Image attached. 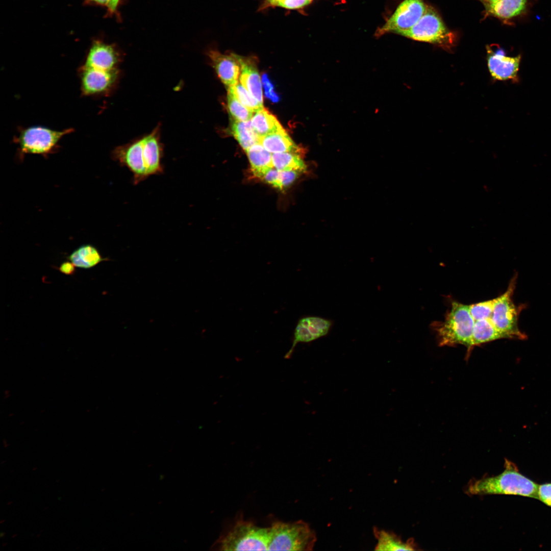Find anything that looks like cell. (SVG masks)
<instances>
[{
	"label": "cell",
	"instance_id": "cell-1",
	"mask_svg": "<svg viewBox=\"0 0 551 551\" xmlns=\"http://www.w3.org/2000/svg\"><path fill=\"white\" fill-rule=\"evenodd\" d=\"M163 148L158 128L146 136L116 147L111 153L113 160L132 172L134 185L151 176L163 174Z\"/></svg>",
	"mask_w": 551,
	"mask_h": 551
},
{
	"label": "cell",
	"instance_id": "cell-2",
	"mask_svg": "<svg viewBox=\"0 0 551 551\" xmlns=\"http://www.w3.org/2000/svg\"><path fill=\"white\" fill-rule=\"evenodd\" d=\"M539 485L522 474L517 467L506 460L500 474L470 482L466 488L470 495L506 494L538 499Z\"/></svg>",
	"mask_w": 551,
	"mask_h": 551
},
{
	"label": "cell",
	"instance_id": "cell-3",
	"mask_svg": "<svg viewBox=\"0 0 551 551\" xmlns=\"http://www.w3.org/2000/svg\"><path fill=\"white\" fill-rule=\"evenodd\" d=\"M269 527L261 528L240 515L233 525L212 545L219 550H268Z\"/></svg>",
	"mask_w": 551,
	"mask_h": 551
},
{
	"label": "cell",
	"instance_id": "cell-4",
	"mask_svg": "<svg viewBox=\"0 0 551 551\" xmlns=\"http://www.w3.org/2000/svg\"><path fill=\"white\" fill-rule=\"evenodd\" d=\"M474 320L471 316L469 305L454 302L444 320L436 327L437 338L440 346L461 344L471 350L472 334Z\"/></svg>",
	"mask_w": 551,
	"mask_h": 551
},
{
	"label": "cell",
	"instance_id": "cell-5",
	"mask_svg": "<svg viewBox=\"0 0 551 551\" xmlns=\"http://www.w3.org/2000/svg\"><path fill=\"white\" fill-rule=\"evenodd\" d=\"M269 534L268 550H311L316 541L314 531L303 520L273 521Z\"/></svg>",
	"mask_w": 551,
	"mask_h": 551
},
{
	"label": "cell",
	"instance_id": "cell-6",
	"mask_svg": "<svg viewBox=\"0 0 551 551\" xmlns=\"http://www.w3.org/2000/svg\"><path fill=\"white\" fill-rule=\"evenodd\" d=\"M73 131L72 128L56 130L42 126L20 127L13 141L18 145L20 157L26 154L45 156L57 151L61 139Z\"/></svg>",
	"mask_w": 551,
	"mask_h": 551
},
{
	"label": "cell",
	"instance_id": "cell-7",
	"mask_svg": "<svg viewBox=\"0 0 551 551\" xmlns=\"http://www.w3.org/2000/svg\"><path fill=\"white\" fill-rule=\"evenodd\" d=\"M516 279L517 274L511 279L506 291L495 298L491 320L506 338L523 339L527 336L518 327V318L522 306H516L512 298Z\"/></svg>",
	"mask_w": 551,
	"mask_h": 551
},
{
	"label": "cell",
	"instance_id": "cell-8",
	"mask_svg": "<svg viewBox=\"0 0 551 551\" xmlns=\"http://www.w3.org/2000/svg\"><path fill=\"white\" fill-rule=\"evenodd\" d=\"M398 34L446 48L453 46L455 41L454 33L446 27L436 11L428 6L423 16L412 28Z\"/></svg>",
	"mask_w": 551,
	"mask_h": 551
},
{
	"label": "cell",
	"instance_id": "cell-9",
	"mask_svg": "<svg viewBox=\"0 0 551 551\" xmlns=\"http://www.w3.org/2000/svg\"><path fill=\"white\" fill-rule=\"evenodd\" d=\"M427 7L423 0H404L385 24L378 30L377 35L389 32L398 34L410 29L423 16Z\"/></svg>",
	"mask_w": 551,
	"mask_h": 551
},
{
	"label": "cell",
	"instance_id": "cell-10",
	"mask_svg": "<svg viewBox=\"0 0 551 551\" xmlns=\"http://www.w3.org/2000/svg\"><path fill=\"white\" fill-rule=\"evenodd\" d=\"M81 91L85 96L104 95L114 87L118 75V70H104L81 65L78 70Z\"/></svg>",
	"mask_w": 551,
	"mask_h": 551
},
{
	"label": "cell",
	"instance_id": "cell-11",
	"mask_svg": "<svg viewBox=\"0 0 551 551\" xmlns=\"http://www.w3.org/2000/svg\"><path fill=\"white\" fill-rule=\"evenodd\" d=\"M334 325L332 319L318 316H306L298 319L293 333L292 346L285 358L291 356L298 343H308L327 336Z\"/></svg>",
	"mask_w": 551,
	"mask_h": 551
},
{
	"label": "cell",
	"instance_id": "cell-12",
	"mask_svg": "<svg viewBox=\"0 0 551 551\" xmlns=\"http://www.w3.org/2000/svg\"><path fill=\"white\" fill-rule=\"evenodd\" d=\"M487 67L491 77L494 80L513 82L518 81V73L521 61V56H507L505 52L498 48L493 51L487 47Z\"/></svg>",
	"mask_w": 551,
	"mask_h": 551
},
{
	"label": "cell",
	"instance_id": "cell-13",
	"mask_svg": "<svg viewBox=\"0 0 551 551\" xmlns=\"http://www.w3.org/2000/svg\"><path fill=\"white\" fill-rule=\"evenodd\" d=\"M120 57L114 44L107 43L98 38L94 39L82 65L104 70H114L117 69Z\"/></svg>",
	"mask_w": 551,
	"mask_h": 551
},
{
	"label": "cell",
	"instance_id": "cell-14",
	"mask_svg": "<svg viewBox=\"0 0 551 551\" xmlns=\"http://www.w3.org/2000/svg\"><path fill=\"white\" fill-rule=\"evenodd\" d=\"M208 55L218 77L229 87L237 84L241 70L239 56L234 53L223 54L210 50Z\"/></svg>",
	"mask_w": 551,
	"mask_h": 551
},
{
	"label": "cell",
	"instance_id": "cell-15",
	"mask_svg": "<svg viewBox=\"0 0 551 551\" xmlns=\"http://www.w3.org/2000/svg\"><path fill=\"white\" fill-rule=\"evenodd\" d=\"M241 66L240 81L241 84L261 105H263V94L261 81L257 66L253 60L239 56Z\"/></svg>",
	"mask_w": 551,
	"mask_h": 551
},
{
	"label": "cell",
	"instance_id": "cell-16",
	"mask_svg": "<svg viewBox=\"0 0 551 551\" xmlns=\"http://www.w3.org/2000/svg\"><path fill=\"white\" fill-rule=\"evenodd\" d=\"M259 142L271 154L300 152L283 128L260 138Z\"/></svg>",
	"mask_w": 551,
	"mask_h": 551
},
{
	"label": "cell",
	"instance_id": "cell-17",
	"mask_svg": "<svg viewBox=\"0 0 551 551\" xmlns=\"http://www.w3.org/2000/svg\"><path fill=\"white\" fill-rule=\"evenodd\" d=\"M528 0H497L484 5L488 15L502 19H509L521 14L526 9Z\"/></svg>",
	"mask_w": 551,
	"mask_h": 551
},
{
	"label": "cell",
	"instance_id": "cell-18",
	"mask_svg": "<svg viewBox=\"0 0 551 551\" xmlns=\"http://www.w3.org/2000/svg\"><path fill=\"white\" fill-rule=\"evenodd\" d=\"M245 151L252 172L257 178H260L266 171L273 167L271 153L267 151L259 142L254 144Z\"/></svg>",
	"mask_w": 551,
	"mask_h": 551
},
{
	"label": "cell",
	"instance_id": "cell-19",
	"mask_svg": "<svg viewBox=\"0 0 551 551\" xmlns=\"http://www.w3.org/2000/svg\"><path fill=\"white\" fill-rule=\"evenodd\" d=\"M67 259L76 267L88 269L107 260L102 257L97 249L91 244H84L74 251Z\"/></svg>",
	"mask_w": 551,
	"mask_h": 551
},
{
	"label": "cell",
	"instance_id": "cell-20",
	"mask_svg": "<svg viewBox=\"0 0 551 551\" xmlns=\"http://www.w3.org/2000/svg\"><path fill=\"white\" fill-rule=\"evenodd\" d=\"M506 338L492 322L491 318L474 321L472 334V347L499 339Z\"/></svg>",
	"mask_w": 551,
	"mask_h": 551
},
{
	"label": "cell",
	"instance_id": "cell-21",
	"mask_svg": "<svg viewBox=\"0 0 551 551\" xmlns=\"http://www.w3.org/2000/svg\"><path fill=\"white\" fill-rule=\"evenodd\" d=\"M231 132L244 151L259 141L251 120L242 121L232 119Z\"/></svg>",
	"mask_w": 551,
	"mask_h": 551
},
{
	"label": "cell",
	"instance_id": "cell-22",
	"mask_svg": "<svg viewBox=\"0 0 551 551\" xmlns=\"http://www.w3.org/2000/svg\"><path fill=\"white\" fill-rule=\"evenodd\" d=\"M251 121L259 139L283 128L277 118L264 108L256 112Z\"/></svg>",
	"mask_w": 551,
	"mask_h": 551
},
{
	"label": "cell",
	"instance_id": "cell-23",
	"mask_svg": "<svg viewBox=\"0 0 551 551\" xmlns=\"http://www.w3.org/2000/svg\"><path fill=\"white\" fill-rule=\"evenodd\" d=\"M272 162L273 167L279 171L295 170L302 173L306 169V166L298 153L272 154Z\"/></svg>",
	"mask_w": 551,
	"mask_h": 551
},
{
	"label": "cell",
	"instance_id": "cell-24",
	"mask_svg": "<svg viewBox=\"0 0 551 551\" xmlns=\"http://www.w3.org/2000/svg\"><path fill=\"white\" fill-rule=\"evenodd\" d=\"M377 550H415L412 543L405 542L395 535L385 531H375Z\"/></svg>",
	"mask_w": 551,
	"mask_h": 551
},
{
	"label": "cell",
	"instance_id": "cell-25",
	"mask_svg": "<svg viewBox=\"0 0 551 551\" xmlns=\"http://www.w3.org/2000/svg\"><path fill=\"white\" fill-rule=\"evenodd\" d=\"M227 100L229 111L232 119L242 121L251 120L253 112L240 102L231 87L228 88Z\"/></svg>",
	"mask_w": 551,
	"mask_h": 551
},
{
	"label": "cell",
	"instance_id": "cell-26",
	"mask_svg": "<svg viewBox=\"0 0 551 551\" xmlns=\"http://www.w3.org/2000/svg\"><path fill=\"white\" fill-rule=\"evenodd\" d=\"M230 87L240 102L253 112L256 113L264 108L263 105L259 103L241 83Z\"/></svg>",
	"mask_w": 551,
	"mask_h": 551
},
{
	"label": "cell",
	"instance_id": "cell-27",
	"mask_svg": "<svg viewBox=\"0 0 551 551\" xmlns=\"http://www.w3.org/2000/svg\"><path fill=\"white\" fill-rule=\"evenodd\" d=\"M495 298L469 305L470 313L474 321L491 318Z\"/></svg>",
	"mask_w": 551,
	"mask_h": 551
},
{
	"label": "cell",
	"instance_id": "cell-28",
	"mask_svg": "<svg viewBox=\"0 0 551 551\" xmlns=\"http://www.w3.org/2000/svg\"><path fill=\"white\" fill-rule=\"evenodd\" d=\"M279 174V170L272 167L266 171L260 179L273 187L281 189Z\"/></svg>",
	"mask_w": 551,
	"mask_h": 551
},
{
	"label": "cell",
	"instance_id": "cell-29",
	"mask_svg": "<svg viewBox=\"0 0 551 551\" xmlns=\"http://www.w3.org/2000/svg\"><path fill=\"white\" fill-rule=\"evenodd\" d=\"M279 179L281 189L291 185L298 178L300 172L295 170L279 171Z\"/></svg>",
	"mask_w": 551,
	"mask_h": 551
},
{
	"label": "cell",
	"instance_id": "cell-30",
	"mask_svg": "<svg viewBox=\"0 0 551 551\" xmlns=\"http://www.w3.org/2000/svg\"><path fill=\"white\" fill-rule=\"evenodd\" d=\"M262 83L266 97L272 102H278L280 97L274 91V86L266 74H264L262 76Z\"/></svg>",
	"mask_w": 551,
	"mask_h": 551
},
{
	"label": "cell",
	"instance_id": "cell-31",
	"mask_svg": "<svg viewBox=\"0 0 551 551\" xmlns=\"http://www.w3.org/2000/svg\"><path fill=\"white\" fill-rule=\"evenodd\" d=\"M538 499L551 507V483L539 485Z\"/></svg>",
	"mask_w": 551,
	"mask_h": 551
},
{
	"label": "cell",
	"instance_id": "cell-32",
	"mask_svg": "<svg viewBox=\"0 0 551 551\" xmlns=\"http://www.w3.org/2000/svg\"><path fill=\"white\" fill-rule=\"evenodd\" d=\"M121 0H110L106 7L107 11L105 17L115 16L118 20H120V15L118 12V8Z\"/></svg>",
	"mask_w": 551,
	"mask_h": 551
},
{
	"label": "cell",
	"instance_id": "cell-33",
	"mask_svg": "<svg viewBox=\"0 0 551 551\" xmlns=\"http://www.w3.org/2000/svg\"><path fill=\"white\" fill-rule=\"evenodd\" d=\"M58 270L66 275H73L76 272V266L71 261H66L60 265Z\"/></svg>",
	"mask_w": 551,
	"mask_h": 551
},
{
	"label": "cell",
	"instance_id": "cell-34",
	"mask_svg": "<svg viewBox=\"0 0 551 551\" xmlns=\"http://www.w3.org/2000/svg\"><path fill=\"white\" fill-rule=\"evenodd\" d=\"M110 0H84L86 5L99 6L107 7Z\"/></svg>",
	"mask_w": 551,
	"mask_h": 551
},
{
	"label": "cell",
	"instance_id": "cell-35",
	"mask_svg": "<svg viewBox=\"0 0 551 551\" xmlns=\"http://www.w3.org/2000/svg\"><path fill=\"white\" fill-rule=\"evenodd\" d=\"M479 1H481L483 4V5H485V4H489V3L494 2H495V1H496L497 0H479Z\"/></svg>",
	"mask_w": 551,
	"mask_h": 551
}]
</instances>
